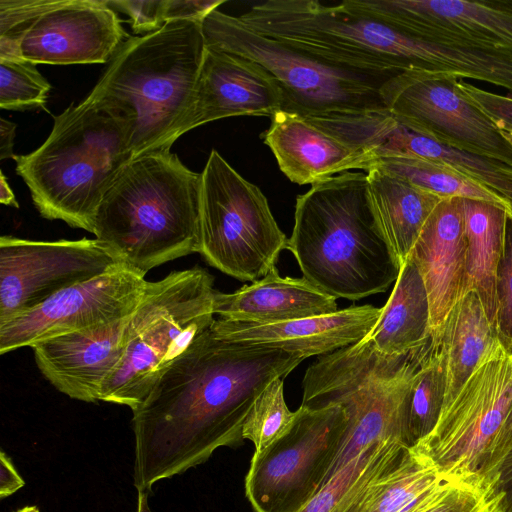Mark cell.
<instances>
[{
	"label": "cell",
	"mask_w": 512,
	"mask_h": 512,
	"mask_svg": "<svg viewBox=\"0 0 512 512\" xmlns=\"http://www.w3.org/2000/svg\"><path fill=\"white\" fill-rule=\"evenodd\" d=\"M125 264L98 239L0 238V325L56 293Z\"/></svg>",
	"instance_id": "obj_13"
},
{
	"label": "cell",
	"mask_w": 512,
	"mask_h": 512,
	"mask_svg": "<svg viewBox=\"0 0 512 512\" xmlns=\"http://www.w3.org/2000/svg\"><path fill=\"white\" fill-rule=\"evenodd\" d=\"M15 512H40L39 508L35 505H27L20 509H18Z\"/></svg>",
	"instance_id": "obj_43"
},
{
	"label": "cell",
	"mask_w": 512,
	"mask_h": 512,
	"mask_svg": "<svg viewBox=\"0 0 512 512\" xmlns=\"http://www.w3.org/2000/svg\"><path fill=\"white\" fill-rule=\"evenodd\" d=\"M25 481L19 475L10 457L1 450L0 453V498L4 499L21 489Z\"/></svg>",
	"instance_id": "obj_38"
},
{
	"label": "cell",
	"mask_w": 512,
	"mask_h": 512,
	"mask_svg": "<svg viewBox=\"0 0 512 512\" xmlns=\"http://www.w3.org/2000/svg\"><path fill=\"white\" fill-rule=\"evenodd\" d=\"M511 207L463 198L466 237L464 294L469 291L478 294L493 327L496 272L502 255L507 211Z\"/></svg>",
	"instance_id": "obj_26"
},
{
	"label": "cell",
	"mask_w": 512,
	"mask_h": 512,
	"mask_svg": "<svg viewBox=\"0 0 512 512\" xmlns=\"http://www.w3.org/2000/svg\"><path fill=\"white\" fill-rule=\"evenodd\" d=\"M342 3L350 10L418 39L512 52V2L346 0Z\"/></svg>",
	"instance_id": "obj_16"
},
{
	"label": "cell",
	"mask_w": 512,
	"mask_h": 512,
	"mask_svg": "<svg viewBox=\"0 0 512 512\" xmlns=\"http://www.w3.org/2000/svg\"><path fill=\"white\" fill-rule=\"evenodd\" d=\"M201 175L197 253L240 281L255 282L277 270L288 238L262 191L214 149Z\"/></svg>",
	"instance_id": "obj_9"
},
{
	"label": "cell",
	"mask_w": 512,
	"mask_h": 512,
	"mask_svg": "<svg viewBox=\"0 0 512 512\" xmlns=\"http://www.w3.org/2000/svg\"><path fill=\"white\" fill-rule=\"evenodd\" d=\"M305 359L299 352L233 342L206 330L132 411L137 492L203 464L221 447L242 444L255 399Z\"/></svg>",
	"instance_id": "obj_1"
},
{
	"label": "cell",
	"mask_w": 512,
	"mask_h": 512,
	"mask_svg": "<svg viewBox=\"0 0 512 512\" xmlns=\"http://www.w3.org/2000/svg\"><path fill=\"white\" fill-rule=\"evenodd\" d=\"M493 482L503 498L504 512H512V449L499 465Z\"/></svg>",
	"instance_id": "obj_39"
},
{
	"label": "cell",
	"mask_w": 512,
	"mask_h": 512,
	"mask_svg": "<svg viewBox=\"0 0 512 512\" xmlns=\"http://www.w3.org/2000/svg\"><path fill=\"white\" fill-rule=\"evenodd\" d=\"M280 170L293 183L314 184L349 170L366 173L375 164L368 153L353 147L306 117L279 111L261 134Z\"/></svg>",
	"instance_id": "obj_21"
},
{
	"label": "cell",
	"mask_w": 512,
	"mask_h": 512,
	"mask_svg": "<svg viewBox=\"0 0 512 512\" xmlns=\"http://www.w3.org/2000/svg\"><path fill=\"white\" fill-rule=\"evenodd\" d=\"M137 503L135 512H152L148 504V492H137Z\"/></svg>",
	"instance_id": "obj_42"
},
{
	"label": "cell",
	"mask_w": 512,
	"mask_h": 512,
	"mask_svg": "<svg viewBox=\"0 0 512 512\" xmlns=\"http://www.w3.org/2000/svg\"><path fill=\"white\" fill-rule=\"evenodd\" d=\"M495 332L503 351L512 357V207L507 211L502 255L495 281Z\"/></svg>",
	"instance_id": "obj_33"
},
{
	"label": "cell",
	"mask_w": 512,
	"mask_h": 512,
	"mask_svg": "<svg viewBox=\"0 0 512 512\" xmlns=\"http://www.w3.org/2000/svg\"><path fill=\"white\" fill-rule=\"evenodd\" d=\"M132 159L125 123L84 98L56 116L47 139L15 162L43 218L93 234L105 194Z\"/></svg>",
	"instance_id": "obj_5"
},
{
	"label": "cell",
	"mask_w": 512,
	"mask_h": 512,
	"mask_svg": "<svg viewBox=\"0 0 512 512\" xmlns=\"http://www.w3.org/2000/svg\"><path fill=\"white\" fill-rule=\"evenodd\" d=\"M444 479L430 458L410 447L366 512H417Z\"/></svg>",
	"instance_id": "obj_30"
},
{
	"label": "cell",
	"mask_w": 512,
	"mask_h": 512,
	"mask_svg": "<svg viewBox=\"0 0 512 512\" xmlns=\"http://www.w3.org/2000/svg\"><path fill=\"white\" fill-rule=\"evenodd\" d=\"M107 3L113 10L129 16L131 28L137 34L157 31L166 23L164 0H107Z\"/></svg>",
	"instance_id": "obj_34"
},
{
	"label": "cell",
	"mask_w": 512,
	"mask_h": 512,
	"mask_svg": "<svg viewBox=\"0 0 512 512\" xmlns=\"http://www.w3.org/2000/svg\"><path fill=\"white\" fill-rule=\"evenodd\" d=\"M372 168L397 176L442 198L459 197L512 206L492 189L440 160L422 157L382 158Z\"/></svg>",
	"instance_id": "obj_28"
},
{
	"label": "cell",
	"mask_w": 512,
	"mask_h": 512,
	"mask_svg": "<svg viewBox=\"0 0 512 512\" xmlns=\"http://www.w3.org/2000/svg\"><path fill=\"white\" fill-rule=\"evenodd\" d=\"M0 202L4 205L19 207L13 190L8 184L6 176L3 172L0 173Z\"/></svg>",
	"instance_id": "obj_41"
},
{
	"label": "cell",
	"mask_w": 512,
	"mask_h": 512,
	"mask_svg": "<svg viewBox=\"0 0 512 512\" xmlns=\"http://www.w3.org/2000/svg\"><path fill=\"white\" fill-rule=\"evenodd\" d=\"M512 399V358L500 347L442 409L432 432L415 445L445 479L480 476Z\"/></svg>",
	"instance_id": "obj_12"
},
{
	"label": "cell",
	"mask_w": 512,
	"mask_h": 512,
	"mask_svg": "<svg viewBox=\"0 0 512 512\" xmlns=\"http://www.w3.org/2000/svg\"><path fill=\"white\" fill-rule=\"evenodd\" d=\"M347 422L339 404L300 405L288 431L251 458L245 495L254 512L300 511L325 484Z\"/></svg>",
	"instance_id": "obj_10"
},
{
	"label": "cell",
	"mask_w": 512,
	"mask_h": 512,
	"mask_svg": "<svg viewBox=\"0 0 512 512\" xmlns=\"http://www.w3.org/2000/svg\"><path fill=\"white\" fill-rule=\"evenodd\" d=\"M129 316L35 344L32 349L37 368L69 398L100 401L104 384L123 358Z\"/></svg>",
	"instance_id": "obj_18"
},
{
	"label": "cell",
	"mask_w": 512,
	"mask_h": 512,
	"mask_svg": "<svg viewBox=\"0 0 512 512\" xmlns=\"http://www.w3.org/2000/svg\"><path fill=\"white\" fill-rule=\"evenodd\" d=\"M202 30L207 47L249 59L273 78L282 94L281 111L322 117L386 108L380 88L387 78L332 66L218 9L204 19Z\"/></svg>",
	"instance_id": "obj_8"
},
{
	"label": "cell",
	"mask_w": 512,
	"mask_h": 512,
	"mask_svg": "<svg viewBox=\"0 0 512 512\" xmlns=\"http://www.w3.org/2000/svg\"><path fill=\"white\" fill-rule=\"evenodd\" d=\"M214 314L247 323H277L326 315L338 310L336 298L304 277H282L275 270L232 293L217 292Z\"/></svg>",
	"instance_id": "obj_22"
},
{
	"label": "cell",
	"mask_w": 512,
	"mask_h": 512,
	"mask_svg": "<svg viewBox=\"0 0 512 512\" xmlns=\"http://www.w3.org/2000/svg\"><path fill=\"white\" fill-rule=\"evenodd\" d=\"M223 0H164L165 22L187 20L202 23Z\"/></svg>",
	"instance_id": "obj_37"
},
{
	"label": "cell",
	"mask_w": 512,
	"mask_h": 512,
	"mask_svg": "<svg viewBox=\"0 0 512 512\" xmlns=\"http://www.w3.org/2000/svg\"><path fill=\"white\" fill-rule=\"evenodd\" d=\"M377 226L401 269L442 197L378 168L367 173Z\"/></svg>",
	"instance_id": "obj_23"
},
{
	"label": "cell",
	"mask_w": 512,
	"mask_h": 512,
	"mask_svg": "<svg viewBox=\"0 0 512 512\" xmlns=\"http://www.w3.org/2000/svg\"><path fill=\"white\" fill-rule=\"evenodd\" d=\"M284 378L272 380L255 399L245 420L242 437L260 452L284 435L296 418L284 397Z\"/></svg>",
	"instance_id": "obj_31"
},
{
	"label": "cell",
	"mask_w": 512,
	"mask_h": 512,
	"mask_svg": "<svg viewBox=\"0 0 512 512\" xmlns=\"http://www.w3.org/2000/svg\"><path fill=\"white\" fill-rule=\"evenodd\" d=\"M126 32L107 0H55L18 32L0 37V58L36 64H102Z\"/></svg>",
	"instance_id": "obj_15"
},
{
	"label": "cell",
	"mask_w": 512,
	"mask_h": 512,
	"mask_svg": "<svg viewBox=\"0 0 512 512\" xmlns=\"http://www.w3.org/2000/svg\"><path fill=\"white\" fill-rule=\"evenodd\" d=\"M398 447H368L338 471L298 512H366L382 482L399 460Z\"/></svg>",
	"instance_id": "obj_27"
},
{
	"label": "cell",
	"mask_w": 512,
	"mask_h": 512,
	"mask_svg": "<svg viewBox=\"0 0 512 512\" xmlns=\"http://www.w3.org/2000/svg\"><path fill=\"white\" fill-rule=\"evenodd\" d=\"M447 367L438 337L432 336L428 350L417 369L407 405L406 439L414 447L435 428L444 404Z\"/></svg>",
	"instance_id": "obj_29"
},
{
	"label": "cell",
	"mask_w": 512,
	"mask_h": 512,
	"mask_svg": "<svg viewBox=\"0 0 512 512\" xmlns=\"http://www.w3.org/2000/svg\"><path fill=\"white\" fill-rule=\"evenodd\" d=\"M286 249L303 277L336 299L383 293L400 272L377 226L362 172L329 177L297 196Z\"/></svg>",
	"instance_id": "obj_3"
},
{
	"label": "cell",
	"mask_w": 512,
	"mask_h": 512,
	"mask_svg": "<svg viewBox=\"0 0 512 512\" xmlns=\"http://www.w3.org/2000/svg\"><path fill=\"white\" fill-rule=\"evenodd\" d=\"M202 175L170 150L132 159L105 194L93 234L146 275L198 252Z\"/></svg>",
	"instance_id": "obj_4"
},
{
	"label": "cell",
	"mask_w": 512,
	"mask_h": 512,
	"mask_svg": "<svg viewBox=\"0 0 512 512\" xmlns=\"http://www.w3.org/2000/svg\"><path fill=\"white\" fill-rule=\"evenodd\" d=\"M146 284L144 275L123 264L63 289L0 325V354L125 318L137 307Z\"/></svg>",
	"instance_id": "obj_14"
},
{
	"label": "cell",
	"mask_w": 512,
	"mask_h": 512,
	"mask_svg": "<svg viewBox=\"0 0 512 512\" xmlns=\"http://www.w3.org/2000/svg\"><path fill=\"white\" fill-rule=\"evenodd\" d=\"M432 336L438 337L446 360L447 388L443 409L477 368L500 348V344L475 291L458 299L439 331Z\"/></svg>",
	"instance_id": "obj_24"
},
{
	"label": "cell",
	"mask_w": 512,
	"mask_h": 512,
	"mask_svg": "<svg viewBox=\"0 0 512 512\" xmlns=\"http://www.w3.org/2000/svg\"><path fill=\"white\" fill-rule=\"evenodd\" d=\"M507 140L512 144V132L510 131H502Z\"/></svg>",
	"instance_id": "obj_44"
},
{
	"label": "cell",
	"mask_w": 512,
	"mask_h": 512,
	"mask_svg": "<svg viewBox=\"0 0 512 512\" xmlns=\"http://www.w3.org/2000/svg\"><path fill=\"white\" fill-rule=\"evenodd\" d=\"M364 338L386 356L410 353L431 340L429 299L410 256L400 269L377 323Z\"/></svg>",
	"instance_id": "obj_25"
},
{
	"label": "cell",
	"mask_w": 512,
	"mask_h": 512,
	"mask_svg": "<svg viewBox=\"0 0 512 512\" xmlns=\"http://www.w3.org/2000/svg\"><path fill=\"white\" fill-rule=\"evenodd\" d=\"M282 94L257 63L206 46L190 110L179 136L233 116H269L282 110Z\"/></svg>",
	"instance_id": "obj_17"
},
{
	"label": "cell",
	"mask_w": 512,
	"mask_h": 512,
	"mask_svg": "<svg viewBox=\"0 0 512 512\" xmlns=\"http://www.w3.org/2000/svg\"><path fill=\"white\" fill-rule=\"evenodd\" d=\"M16 124L4 118L0 119V159H16L13 152Z\"/></svg>",
	"instance_id": "obj_40"
},
{
	"label": "cell",
	"mask_w": 512,
	"mask_h": 512,
	"mask_svg": "<svg viewBox=\"0 0 512 512\" xmlns=\"http://www.w3.org/2000/svg\"><path fill=\"white\" fill-rule=\"evenodd\" d=\"M512 358V357H511ZM512 449V399L505 419L488 449L485 460L480 470V476L493 482L495 473ZM494 483V482H493Z\"/></svg>",
	"instance_id": "obj_36"
},
{
	"label": "cell",
	"mask_w": 512,
	"mask_h": 512,
	"mask_svg": "<svg viewBox=\"0 0 512 512\" xmlns=\"http://www.w3.org/2000/svg\"><path fill=\"white\" fill-rule=\"evenodd\" d=\"M410 257L423 279L431 315V336L464 295L466 237L463 198H443L426 221Z\"/></svg>",
	"instance_id": "obj_20"
},
{
	"label": "cell",
	"mask_w": 512,
	"mask_h": 512,
	"mask_svg": "<svg viewBox=\"0 0 512 512\" xmlns=\"http://www.w3.org/2000/svg\"><path fill=\"white\" fill-rule=\"evenodd\" d=\"M382 307L351 306L336 312L277 323L218 319L211 329L238 343L299 352L307 358L326 355L362 340L377 323Z\"/></svg>",
	"instance_id": "obj_19"
},
{
	"label": "cell",
	"mask_w": 512,
	"mask_h": 512,
	"mask_svg": "<svg viewBox=\"0 0 512 512\" xmlns=\"http://www.w3.org/2000/svg\"><path fill=\"white\" fill-rule=\"evenodd\" d=\"M459 86L501 131L512 132V97L483 90L463 79H460Z\"/></svg>",
	"instance_id": "obj_35"
},
{
	"label": "cell",
	"mask_w": 512,
	"mask_h": 512,
	"mask_svg": "<svg viewBox=\"0 0 512 512\" xmlns=\"http://www.w3.org/2000/svg\"><path fill=\"white\" fill-rule=\"evenodd\" d=\"M205 50L202 23L176 20L128 37L112 56L85 99L125 123L133 159L180 137Z\"/></svg>",
	"instance_id": "obj_2"
},
{
	"label": "cell",
	"mask_w": 512,
	"mask_h": 512,
	"mask_svg": "<svg viewBox=\"0 0 512 512\" xmlns=\"http://www.w3.org/2000/svg\"><path fill=\"white\" fill-rule=\"evenodd\" d=\"M50 83L36 65L20 57L0 58V107L30 110L44 107Z\"/></svg>",
	"instance_id": "obj_32"
},
{
	"label": "cell",
	"mask_w": 512,
	"mask_h": 512,
	"mask_svg": "<svg viewBox=\"0 0 512 512\" xmlns=\"http://www.w3.org/2000/svg\"><path fill=\"white\" fill-rule=\"evenodd\" d=\"M430 341L410 353L386 356L363 338L320 357L308 367L302 381L301 406L339 404L348 418L341 447L325 483L371 445L397 441L409 447L408 399Z\"/></svg>",
	"instance_id": "obj_6"
},
{
	"label": "cell",
	"mask_w": 512,
	"mask_h": 512,
	"mask_svg": "<svg viewBox=\"0 0 512 512\" xmlns=\"http://www.w3.org/2000/svg\"><path fill=\"white\" fill-rule=\"evenodd\" d=\"M460 77L411 70L380 88L385 107L437 143L512 166V144L460 88Z\"/></svg>",
	"instance_id": "obj_11"
},
{
	"label": "cell",
	"mask_w": 512,
	"mask_h": 512,
	"mask_svg": "<svg viewBox=\"0 0 512 512\" xmlns=\"http://www.w3.org/2000/svg\"><path fill=\"white\" fill-rule=\"evenodd\" d=\"M215 293L213 277L199 267L147 281L127 321L123 358L104 384L100 401L137 409L169 367L211 327Z\"/></svg>",
	"instance_id": "obj_7"
}]
</instances>
